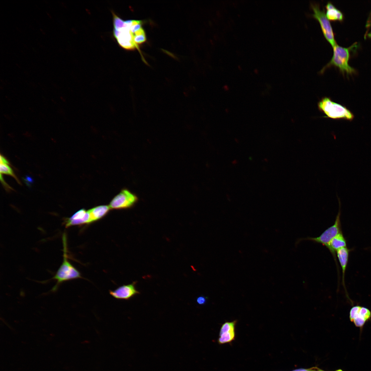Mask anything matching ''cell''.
I'll list each match as a JSON object with an SVG mask.
<instances>
[{"mask_svg": "<svg viewBox=\"0 0 371 371\" xmlns=\"http://www.w3.org/2000/svg\"><path fill=\"white\" fill-rule=\"evenodd\" d=\"M0 344L2 348L16 349L25 352L34 360L35 363L38 364L25 339L15 329L1 328Z\"/></svg>", "mask_w": 371, "mask_h": 371, "instance_id": "3957f363", "label": "cell"}, {"mask_svg": "<svg viewBox=\"0 0 371 371\" xmlns=\"http://www.w3.org/2000/svg\"><path fill=\"white\" fill-rule=\"evenodd\" d=\"M266 68L267 82L273 91L275 88H280L291 82L292 78L291 69L284 56Z\"/></svg>", "mask_w": 371, "mask_h": 371, "instance_id": "7a4b0ae2", "label": "cell"}, {"mask_svg": "<svg viewBox=\"0 0 371 371\" xmlns=\"http://www.w3.org/2000/svg\"><path fill=\"white\" fill-rule=\"evenodd\" d=\"M264 41L249 42L248 52L238 59L227 58V69L238 89L247 97L265 100L274 93L267 82V69L260 60Z\"/></svg>", "mask_w": 371, "mask_h": 371, "instance_id": "6da1fadb", "label": "cell"}, {"mask_svg": "<svg viewBox=\"0 0 371 371\" xmlns=\"http://www.w3.org/2000/svg\"><path fill=\"white\" fill-rule=\"evenodd\" d=\"M225 28L226 31L227 58L234 60L246 55L248 52L249 42L235 32L226 24Z\"/></svg>", "mask_w": 371, "mask_h": 371, "instance_id": "277c9868", "label": "cell"}, {"mask_svg": "<svg viewBox=\"0 0 371 371\" xmlns=\"http://www.w3.org/2000/svg\"><path fill=\"white\" fill-rule=\"evenodd\" d=\"M1 328H16V322L3 310L1 311Z\"/></svg>", "mask_w": 371, "mask_h": 371, "instance_id": "5b68a950", "label": "cell"}]
</instances>
